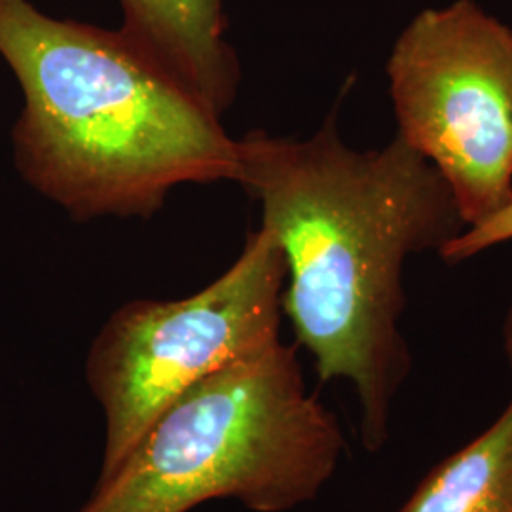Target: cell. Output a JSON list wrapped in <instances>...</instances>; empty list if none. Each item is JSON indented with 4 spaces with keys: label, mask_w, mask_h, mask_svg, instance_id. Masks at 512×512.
<instances>
[{
    "label": "cell",
    "mask_w": 512,
    "mask_h": 512,
    "mask_svg": "<svg viewBox=\"0 0 512 512\" xmlns=\"http://www.w3.org/2000/svg\"><path fill=\"white\" fill-rule=\"evenodd\" d=\"M236 181L285 255L281 308L296 346L321 382L353 387L359 439L378 454L412 374L404 268L467 228L450 186L397 133L382 148L348 147L336 110L308 139L255 131L238 141Z\"/></svg>",
    "instance_id": "6da1fadb"
},
{
    "label": "cell",
    "mask_w": 512,
    "mask_h": 512,
    "mask_svg": "<svg viewBox=\"0 0 512 512\" xmlns=\"http://www.w3.org/2000/svg\"><path fill=\"white\" fill-rule=\"evenodd\" d=\"M0 55L25 95L19 169L76 219L143 217L175 186L236 181L219 114L124 33L0 0Z\"/></svg>",
    "instance_id": "7a4b0ae2"
},
{
    "label": "cell",
    "mask_w": 512,
    "mask_h": 512,
    "mask_svg": "<svg viewBox=\"0 0 512 512\" xmlns=\"http://www.w3.org/2000/svg\"><path fill=\"white\" fill-rule=\"evenodd\" d=\"M346 450L336 414L308 389L296 346L279 342L169 404L76 512H188L211 499L294 511L325 490Z\"/></svg>",
    "instance_id": "3957f363"
},
{
    "label": "cell",
    "mask_w": 512,
    "mask_h": 512,
    "mask_svg": "<svg viewBox=\"0 0 512 512\" xmlns=\"http://www.w3.org/2000/svg\"><path fill=\"white\" fill-rule=\"evenodd\" d=\"M285 281V255L260 226L230 270L200 293L133 300L110 315L86 359V382L105 414L97 482L192 385L281 342Z\"/></svg>",
    "instance_id": "277c9868"
},
{
    "label": "cell",
    "mask_w": 512,
    "mask_h": 512,
    "mask_svg": "<svg viewBox=\"0 0 512 512\" xmlns=\"http://www.w3.org/2000/svg\"><path fill=\"white\" fill-rule=\"evenodd\" d=\"M397 135L450 186L465 226L512 202V29L475 0L425 8L385 65Z\"/></svg>",
    "instance_id": "5b68a950"
},
{
    "label": "cell",
    "mask_w": 512,
    "mask_h": 512,
    "mask_svg": "<svg viewBox=\"0 0 512 512\" xmlns=\"http://www.w3.org/2000/svg\"><path fill=\"white\" fill-rule=\"evenodd\" d=\"M122 6V33L220 116L238 86L222 0H122Z\"/></svg>",
    "instance_id": "8992f818"
},
{
    "label": "cell",
    "mask_w": 512,
    "mask_h": 512,
    "mask_svg": "<svg viewBox=\"0 0 512 512\" xmlns=\"http://www.w3.org/2000/svg\"><path fill=\"white\" fill-rule=\"evenodd\" d=\"M393 512H512V397L486 431L435 465Z\"/></svg>",
    "instance_id": "52a82bcc"
},
{
    "label": "cell",
    "mask_w": 512,
    "mask_h": 512,
    "mask_svg": "<svg viewBox=\"0 0 512 512\" xmlns=\"http://www.w3.org/2000/svg\"><path fill=\"white\" fill-rule=\"evenodd\" d=\"M509 241H512V202L492 219L465 228L458 238L442 247L439 256L448 266H458Z\"/></svg>",
    "instance_id": "ba28073f"
},
{
    "label": "cell",
    "mask_w": 512,
    "mask_h": 512,
    "mask_svg": "<svg viewBox=\"0 0 512 512\" xmlns=\"http://www.w3.org/2000/svg\"><path fill=\"white\" fill-rule=\"evenodd\" d=\"M503 351H505L507 361L512 368V300L509 310L505 313V321H503Z\"/></svg>",
    "instance_id": "9c48e42d"
}]
</instances>
